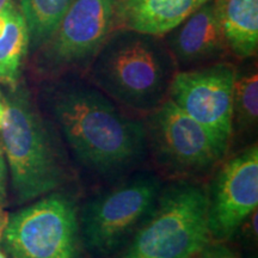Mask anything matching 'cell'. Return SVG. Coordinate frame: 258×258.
I'll return each mask as SVG.
<instances>
[{
	"label": "cell",
	"instance_id": "1",
	"mask_svg": "<svg viewBox=\"0 0 258 258\" xmlns=\"http://www.w3.org/2000/svg\"><path fill=\"white\" fill-rule=\"evenodd\" d=\"M50 79L42 98L79 165L105 179L134 172L148 153L144 122L122 112L82 73Z\"/></svg>",
	"mask_w": 258,
	"mask_h": 258
},
{
	"label": "cell",
	"instance_id": "2",
	"mask_svg": "<svg viewBox=\"0 0 258 258\" xmlns=\"http://www.w3.org/2000/svg\"><path fill=\"white\" fill-rule=\"evenodd\" d=\"M177 71L163 37L114 29L85 77L116 104L150 114L169 98Z\"/></svg>",
	"mask_w": 258,
	"mask_h": 258
},
{
	"label": "cell",
	"instance_id": "3",
	"mask_svg": "<svg viewBox=\"0 0 258 258\" xmlns=\"http://www.w3.org/2000/svg\"><path fill=\"white\" fill-rule=\"evenodd\" d=\"M3 143L14 199L28 203L55 191L67 179V166L53 131L42 118L27 85L5 88Z\"/></svg>",
	"mask_w": 258,
	"mask_h": 258
},
{
	"label": "cell",
	"instance_id": "4",
	"mask_svg": "<svg viewBox=\"0 0 258 258\" xmlns=\"http://www.w3.org/2000/svg\"><path fill=\"white\" fill-rule=\"evenodd\" d=\"M209 241L207 190L178 179L163 186L150 217L111 258H192Z\"/></svg>",
	"mask_w": 258,
	"mask_h": 258
},
{
	"label": "cell",
	"instance_id": "5",
	"mask_svg": "<svg viewBox=\"0 0 258 258\" xmlns=\"http://www.w3.org/2000/svg\"><path fill=\"white\" fill-rule=\"evenodd\" d=\"M163 186L154 173L140 171L90 196L77 214L84 246L97 256L123 246L153 212Z\"/></svg>",
	"mask_w": 258,
	"mask_h": 258
},
{
	"label": "cell",
	"instance_id": "6",
	"mask_svg": "<svg viewBox=\"0 0 258 258\" xmlns=\"http://www.w3.org/2000/svg\"><path fill=\"white\" fill-rule=\"evenodd\" d=\"M116 0H71L55 30L36 54V69L54 78L85 73L114 30Z\"/></svg>",
	"mask_w": 258,
	"mask_h": 258
},
{
	"label": "cell",
	"instance_id": "7",
	"mask_svg": "<svg viewBox=\"0 0 258 258\" xmlns=\"http://www.w3.org/2000/svg\"><path fill=\"white\" fill-rule=\"evenodd\" d=\"M147 148L161 170L177 177L205 173L227 152L207 128L182 111L169 98L150 112Z\"/></svg>",
	"mask_w": 258,
	"mask_h": 258
},
{
	"label": "cell",
	"instance_id": "8",
	"mask_svg": "<svg viewBox=\"0 0 258 258\" xmlns=\"http://www.w3.org/2000/svg\"><path fill=\"white\" fill-rule=\"evenodd\" d=\"M73 198L53 191L9 215L2 243L11 258L72 257L78 234Z\"/></svg>",
	"mask_w": 258,
	"mask_h": 258
},
{
	"label": "cell",
	"instance_id": "9",
	"mask_svg": "<svg viewBox=\"0 0 258 258\" xmlns=\"http://www.w3.org/2000/svg\"><path fill=\"white\" fill-rule=\"evenodd\" d=\"M235 67L219 62L177 71L169 90V99L182 111L208 129L228 147L232 131Z\"/></svg>",
	"mask_w": 258,
	"mask_h": 258
},
{
	"label": "cell",
	"instance_id": "10",
	"mask_svg": "<svg viewBox=\"0 0 258 258\" xmlns=\"http://www.w3.org/2000/svg\"><path fill=\"white\" fill-rule=\"evenodd\" d=\"M208 195L211 240L230 239L258 206V147L231 158L213 179Z\"/></svg>",
	"mask_w": 258,
	"mask_h": 258
},
{
	"label": "cell",
	"instance_id": "11",
	"mask_svg": "<svg viewBox=\"0 0 258 258\" xmlns=\"http://www.w3.org/2000/svg\"><path fill=\"white\" fill-rule=\"evenodd\" d=\"M163 40L179 71L219 62L228 51L215 0L200 6Z\"/></svg>",
	"mask_w": 258,
	"mask_h": 258
},
{
	"label": "cell",
	"instance_id": "12",
	"mask_svg": "<svg viewBox=\"0 0 258 258\" xmlns=\"http://www.w3.org/2000/svg\"><path fill=\"white\" fill-rule=\"evenodd\" d=\"M208 0H116L114 29L163 37Z\"/></svg>",
	"mask_w": 258,
	"mask_h": 258
},
{
	"label": "cell",
	"instance_id": "13",
	"mask_svg": "<svg viewBox=\"0 0 258 258\" xmlns=\"http://www.w3.org/2000/svg\"><path fill=\"white\" fill-rule=\"evenodd\" d=\"M29 51V30L19 4L12 0L0 10V86L14 88L21 82Z\"/></svg>",
	"mask_w": 258,
	"mask_h": 258
},
{
	"label": "cell",
	"instance_id": "14",
	"mask_svg": "<svg viewBox=\"0 0 258 258\" xmlns=\"http://www.w3.org/2000/svg\"><path fill=\"white\" fill-rule=\"evenodd\" d=\"M228 50L241 60L252 59L258 47V0H215Z\"/></svg>",
	"mask_w": 258,
	"mask_h": 258
},
{
	"label": "cell",
	"instance_id": "15",
	"mask_svg": "<svg viewBox=\"0 0 258 258\" xmlns=\"http://www.w3.org/2000/svg\"><path fill=\"white\" fill-rule=\"evenodd\" d=\"M258 121V74L256 62L235 67L233 101H232V131H252Z\"/></svg>",
	"mask_w": 258,
	"mask_h": 258
},
{
	"label": "cell",
	"instance_id": "16",
	"mask_svg": "<svg viewBox=\"0 0 258 258\" xmlns=\"http://www.w3.org/2000/svg\"><path fill=\"white\" fill-rule=\"evenodd\" d=\"M70 3L71 0H21L19 6L29 30V50L35 53L49 38Z\"/></svg>",
	"mask_w": 258,
	"mask_h": 258
},
{
	"label": "cell",
	"instance_id": "17",
	"mask_svg": "<svg viewBox=\"0 0 258 258\" xmlns=\"http://www.w3.org/2000/svg\"><path fill=\"white\" fill-rule=\"evenodd\" d=\"M3 115H4V95L0 88V205L8 202V164H6L4 143H3Z\"/></svg>",
	"mask_w": 258,
	"mask_h": 258
},
{
	"label": "cell",
	"instance_id": "18",
	"mask_svg": "<svg viewBox=\"0 0 258 258\" xmlns=\"http://www.w3.org/2000/svg\"><path fill=\"white\" fill-rule=\"evenodd\" d=\"M199 258H239L231 249L221 244V241L212 244L209 241L199 252Z\"/></svg>",
	"mask_w": 258,
	"mask_h": 258
},
{
	"label": "cell",
	"instance_id": "19",
	"mask_svg": "<svg viewBox=\"0 0 258 258\" xmlns=\"http://www.w3.org/2000/svg\"><path fill=\"white\" fill-rule=\"evenodd\" d=\"M9 220V213L4 209V206L0 205V243H2L3 233H4L5 226Z\"/></svg>",
	"mask_w": 258,
	"mask_h": 258
},
{
	"label": "cell",
	"instance_id": "20",
	"mask_svg": "<svg viewBox=\"0 0 258 258\" xmlns=\"http://www.w3.org/2000/svg\"><path fill=\"white\" fill-rule=\"evenodd\" d=\"M12 0H0V10L4 9L6 5L9 4V3H11Z\"/></svg>",
	"mask_w": 258,
	"mask_h": 258
},
{
	"label": "cell",
	"instance_id": "21",
	"mask_svg": "<svg viewBox=\"0 0 258 258\" xmlns=\"http://www.w3.org/2000/svg\"><path fill=\"white\" fill-rule=\"evenodd\" d=\"M0 258H8V256H6V254L3 252V251H0Z\"/></svg>",
	"mask_w": 258,
	"mask_h": 258
},
{
	"label": "cell",
	"instance_id": "22",
	"mask_svg": "<svg viewBox=\"0 0 258 258\" xmlns=\"http://www.w3.org/2000/svg\"><path fill=\"white\" fill-rule=\"evenodd\" d=\"M61 258H71L70 256H64V257H61Z\"/></svg>",
	"mask_w": 258,
	"mask_h": 258
}]
</instances>
